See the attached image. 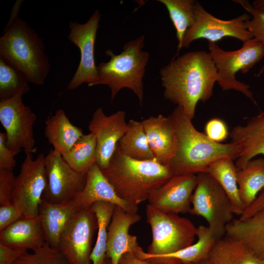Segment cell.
<instances>
[{
	"mask_svg": "<svg viewBox=\"0 0 264 264\" xmlns=\"http://www.w3.org/2000/svg\"><path fill=\"white\" fill-rule=\"evenodd\" d=\"M206 172L222 188L231 203L234 214L240 216L244 208L240 198L237 181V168L233 160L222 157L212 162Z\"/></svg>",
	"mask_w": 264,
	"mask_h": 264,
	"instance_id": "obj_27",
	"label": "cell"
},
{
	"mask_svg": "<svg viewBox=\"0 0 264 264\" xmlns=\"http://www.w3.org/2000/svg\"><path fill=\"white\" fill-rule=\"evenodd\" d=\"M97 229V218L91 208L79 210L62 233L57 249L70 264H91L92 244Z\"/></svg>",
	"mask_w": 264,
	"mask_h": 264,
	"instance_id": "obj_14",
	"label": "cell"
},
{
	"mask_svg": "<svg viewBox=\"0 0 264 264\" xmlns=\"http://www.w3.org/2000/svg\"><path fill=\"white\" fill-rule=\"evenodd\" d=\"M144 44L145 36L142 35L126 43L119 54H115L110 49L106 50L110 59L97 66L98 79L94 86H108L111 102L121 89L127 88L132 91L142 105L143 79L150 57L148 52L142 50Z\"/></svg>",
	"mask_w": 264,
	"mask_h": 264,
	"instance_id": "obj_5",
	"label": "cell"
},
{
	"mask_svg": "<svg viewBox=\"0 0 264 264\" xmlns=\"http://www.w3.org/2000/svg\"><path fill=\"white\" fill-rule=\"evenodd\" d=\"M234 2L239 3L249 13L251 18L245 22L247 29L254 38L260 41L264 46V13L253 7L252 4L247 0H237ZM264 70V65L261 68L259 75Z\"/></svg>",
	"mask_w": 264,
	"mask_h": 264,
	"instance_id": "obj_35",
	"label": "cell"
},
{
	"mask_svg": "<svg viewBox=\"0 0 264 264\" xmlns=\"http://www.w3.org/2000/svg\"><path fill=\"white\" fill-rule=\"evenodd\" d=\"M22 94L0 100V121L5 129L6 144L10 149L26 154L36 152L34 125L37 119L31 108L24 105Z\"/></svg>",
	"mask_w": 264,
	"mask_h": 264,
	"instance_id": "obj_10",
	"label": "cell"
},
{
	"mask_svg": "<svg viewBox=\"0 0 264 264\" xmlns=\"http://www.w3.org/2000/svg\"><path fill=\"white\" fill-rule=\"evenodd\" d=\"M197 183V175H174L152 193L149 204L167 213L189 212Z\"/></svg>",
	"mask_w": 264,
	"mask_h": 264,
	"instance_id": "obj_16",
	"label": "cell"
},
{
	"mask_svg": "<svg viewBox=\"0 0 264 264\" xmlns=\"http://www.w3.org/2000/svg\"><path fill=\"white\" fill-rule=\"evenodd\" d=\"M22 217V215L13 204L0 205V231Z\"/></svg>",
	"mask_w": 264,
	"mask_h": 264,
	"instance_id": "obj_39",
	"label": "cell"
},
{
	"mask_svg": "<svg viewBox=\"0 0 264 264\" xmlns=\"http://www.w3.org/2000/svg\"><path fill=\"white\" fill-rule=\"evenodd\" d=\"M164 98L182 108L192 119L199 101L213 95L217 69L209 54L196 51L176 55L159 71Z\"/></svg>",
	"mask_w": 264,
	"mask_h": 264,
	"instance_id": "obj_1",
	"label": "cell"
},
{
	"mask_svg": "<svg viewBox=\"0 0 264 264\" xmlns=\"http://www.w3.org/2000/svg\"><path fill=\"white\" fill-rule=\"evenodd\" d=\"M45 156L41 153L34 159L32 154H26L15 177L13 204L22 217H38L46 183Z\"/></svg>",
	"mask_w": 264,
	"mask_h": 264,
	"instance_id": "obj_9",
	"label": "cell"
},
{
	"mask_svg": "<svg viewBox=\"0 0 264 264\" xmlns=\"http://www.w3.org/2000/svg\"><path fill=\"white\" fill-rule=\"evenodd\" d=\"M189 213L203 218L217 240L226 234V227L233 219L231 203L220 184L207 172L199 173Z\"/></svg>",
	"mask_w": 264,
	"mask_h": 264,
	"instance_id": "obj_7",
	"label": "cell"
},
{
	"mask_svg": "<svg viewBox=\"0 0 264 264\" xmlns=\"http://www.w3.org/2000/svg\"><path fill=\"white\" fill-rule=\"evenodd\" d=\"M29 83L23 74L0 57V100L27 93L30 90Z\"/></svg>",
	"mask_w": 264,
	"mask_h": 264,
	"instance_id": "obj_33",
	"label": "cell"
},
{
	"mask_svg": "<svg viewBox=\"0 0 264 264\" xmlns=\"http://www.w3.org/2000/svg\"><path fill=\"white\" fill-rule=\"evenodd\" d=\"M27 251L8 246L0 243V264H13Z\"/></svg>",
	"mask_w": 264,
	"mask_h": 264,
	"instance_id": "obj_40",
	"label": "cell"
},
{
	"mask_svg": "<svg viewBox=\"0 0 264 264\" xmlns=\"http://www.w3.org/2000/svg\"><path fill=\"white\" fill-rule=\"evenodd\" d=\"M97 143L94 135L84 134L66 153L62 155L65 162L74 171L87 174L96 163Z\"/></svg>",
	"mask_w": 264,
	"mask_h": 264,
	"instance_id": "obj_30",
	"label": "cell"
},
{
	"mask_svg": "<svg viewBox=\"0 0 264 264\" xmlns=\"http://www.w3.org/2000/svg\"><path fill=\"white\" fill-rule=\"evenodd\" d=\"M20 151L8 148L4 132H0V169L13 170L16 165L15 156Z\"/></svg>",
	"mask_w": 264,
	"mask_h": 264,
	"instance_id": "obj_38",
	"label": "cell"
},
{
	"mask_svg": "<svg viewBox=\"0 0 264 264\" xmlns=\"http://www.w3.org/2000/svg\"><path fill=\"white\" fill-rule=\"evenodd\" d=\"M252 5L256 9L264 13V0H255Z\"/></svg>",
	"mask_w": 264,
	"mask_h": 264,
	"instance_id": "obj_43",
	"label": "cell"
},
{
	"mask_svg": "<svg viewBox=\"0 0 264 264\" xmlns=\"http://www.w3.org/2000/svg\"><path fill=\"white\" fill-rule=\"evenodd\" d=\"M117 148L124 154L141 160L155 159L149 145L142 121L131 119Z\"/></svg>",
	"mask_w": 264,
	"mask_h": 264,
	"instance_id": "obj_29",
	"label": "cell"
},
{
	"mask_svg": "<svg viewBox=\"0 0 264 264\" xmlns=\"http://www.w3.org/2000/svg\"><path fill=\"white\" fill-rule=\"evenodd\" d=\"M198 240L195 243L176 252L160 255H151L142 249L135 255L139 259L156 264H194L209 258L218 241L208 226L197 227Z\"/></svg>",
	"mask_w": 264,
	"mask_h": 264,
	"instance_id": "obj_18",
	"label": "cell"
},
{
	"mask_svg": "<svg viewBox=\"0 0 264 264\" xmlns=\"http://www.w3.org/2000/svg\"><path fill=\"white\" fill-rule=\"evenodd\" d=\"M13 264H70L57 248L45 242L42 247L27 252L20 256Z\"/></svg>",
	"mask_w": 264,
	"mask_h": 264,
	"instance_id": "obj_34",
	"label": "cell"
},
{
	"mask_svg": "<svg viewBox=\"0 0 264 264\" xmlns=\"http://www.w3.org/2000/svg\"><path fill=\"white\" fill-rule=\"evenodd\" d=\"M262 210H264V188L252 203L244 211L238 219L246 220Z\"/></svg>",
	"mask_w": 264,
	"mask_h": 264,
	"instance_id": "obj_41",
	"label": "cell"
},
{
	"mask_svg": "<svg viewBox=\"0 0 264 264\" xmlns=\"http://www.w3.org/2000/svg\"><path fill=\"white\" fill-rule=\"evenodd\" d=\"M237 181L245 210L264 188V159H253L243 169H237Z\"/></svg>",
	"mask_w": 264,
	"mask_h": 264,
	"instance_id": "obj_28",
	"label": "cell"
},
{
	"mask_svg": "<svg viewBox=\"0 0 264 264\" xmlns=\"http://www.w3.org/2000/svg\"><path fill=\"white\" fill-rule=\"evenodd\" d=\"M231 142L239 148L235 165L243 169L259 154L264 155V111L253 117L245 125L234 127L229 133Z\"/></svg>",
	"mask_w": 264,
	"mask_h": 264,
	"instance_id": "obj_19",
	"label": "cell"
},
{
	"mask_svg": "<svg viewBox=\"0 0 264 264\" xmlns=\"http://www.w3.org/2000/svg\"><path fill=\"white\" fill-rule=\"evenodd\" d=\"M45 242L39 216L22 217L0 231V243L10 247L34 251Z\"/></svg>",
	"mask_w": 264,
	"mask_h": 264,
	"instance_id": "obj_23",
	"label": "cell"
},
{
	"mask_svg": "<svg viewBox=\"0 0 264 264\" xmlns=\"http://www.w3.org/2000/svg\"><path fill=\"white\" fill-rule=\"evenodd\" d=\"M45 168L46 183L43 200L53 204L69 201L84 189L87 174L73 170L62 155L53 149L45 156Z\"/></svg>",
	"mask_w": 264,
	"mask_h": 264,
	"instance_id": "obj_12",
	"label": "cell"
},
{
	"mask_svg": "<svg viewBox=\"0 0 264 264\" xmlns=\"http://www.w3.org/2000/svg\"><path fill=\"white\" fill-rule=\"evenodd\" d=\"M194 13V23L184 34L181 48H188L194 41L199 39L216 43L223 38L231 37L243 43L254 38L245 25V21L250 19L247 13L229 20H221L208 12L198 1L195 3Z\"/></svg>",
	"mask_w": 264,
	"mask_h": 264,
	"instance_id": "obj_11",
	"label": "cell"
},
{
	"mask_svg": "<svg viewBox=\"0 0 264 264\" xmlns=\"http://www.w3.org/2000/svg\"><path fill=\"white\" fill-rule=\"evenodd\" d=\"M146 216L153 236L148 254L167 255L194 243L197 227L188 219L178 214L161 212L149 204L146 206Z\"/></svg>",
	"mask_w": 264,
	"mask_h": 264,
	"instance_id": "obj_8",
	"label": "cell"
},
{
	"mask_svg": "<svg viewBox=\"0 0 264 264\" xmlns=\"http://www.w3.org/2000/svg\"><path fill=\"white\" fill-rule=\"evenodd\" d=\"M101 14L96 10L85 23L71 21L69 24L68 40L76 45L80 51L78 68L68 83L67 89L73 90L83 83L92 87L98 79L94 59V44Z\"/></svg>",
	"mask_w": 264,
	"mask_h": 264,
	"instance_id": "obj_13",
	"label": "cell"
},
{
	"mask_svg": "<svg viewBox=\"0 0 264 264\" xmlns=\"http://www.w3.org/2000/svg\"><path fill=\"white\" fill-rule=\"evenodd\" d=\"M226 234L242 241L264 261V210L246 220L234 219L227 225Z\"/></svg>",
	"mask_w": 264,
	"mask_h": 264,
	"instance_id": "obj_25",
	"label": "cell"
},
{
	"mask_svg": "<svg viewBox=\"0 0 264 264\" xmlns=\"http://www.w3.org/2000/svg\"><path fill=\"white\" fill-rule=\"evenodd\" d=\"M194 264H212L208 259Z\"/></svg>",
	"mask_w": 264,
	"mask_h": 264,
	"instance_id": "obj_44",
	"label": "cell"
},
{
	"mask_svg": "<svg viewBox=\"0 0 264 264\" xmlns=\"http://www.w3.org/2000/svg\"><path fill=\"white\" fill-rule=\"evenodd\" d=\"M15 177L13 170L0 169V205L13 204Z\"/></svg>",
	"mask_w": 264,
	"mask_h": 264,
	"instance_id": "obj_36",
	"label": "cell"
},
{
	"mask_svg": "<svg viewBox=\"0 0 264 264\" xmlns=\"http://www.w3.org/2000/svg\"><path fill=\"white\" fill-rule=\"evenodd\" d=\"M166 7L170 18L175 28L177 40V54L181 49L182 40L186 31L195 20L194 0H158Z\"/></svg>",
	"mask_w": 264,
	"mask_h": 264,
	"instance_id": "obj_32",
	"label": "cell"
},
{
	"mask_svg": "<svg viewBox=\"0 0 264 264\" xmlns=\"http://www.w3.org/2000/svg\"><path fill=\"white\" fill-rule=\"evenodd\" d=\"M127 128L126 113L123 110H118L107 115L100 107L93 112L88 129L96 138V164L100 170L105 169L109 165L117 144Z\"/></svg>",
	"mask_w": 264,
	"mask_h": 264,
	"instance_id": "obj_15",
	"label": "cell"
},
{
	"mask_svg": "<svg viewBox=\"0 0 264 264\" xmlns=\"http://www.w3.org/2000/svg\"><path fill=\"white\" fill-rule=\"evenodd\" d=\"M141 219L137 213L116 206L108 229L106 257L111 264H118L121 257L127 252L136 254L142 249L137 237L129 234L131 225Z\"/></svg>",
	"mask_w": 264,
	"mask_h": 264,
	"instance_id": "obj_17",
	"label": "cell"
},
{
	"mask_svg": "<svg viewBox=\"0 0 264 264\" xmlns=\"http://www.w3.org/2000/svg\"><path fill=\"white\" fill-rule=\"evenodd\" d=\"M101 170L117 196L136 208L173 176L168 165L155 159H135L117 147L108 166Z\"/></svg>",
	"mask_w": 264,
	"mask_h": 264,
	"instance_id": "obj_3",
	"label": "cell"
},
{
	"mask_svg": "<svg viewBox=\"0 0 264 264\" xmlns=\"http://www.w3.org/2000/svg\"><path fill=\"white\" fill-rule=\"evenodd\" d=\"M208 259L212 264H264L244 242L226 234L217 241Z\"/></svg>",
	"mask_w": 264,
	"mask_h": 264,
	"instance_id": "obj_26",
	"label": "cell"
},
{
	"mask_svg": "<svg viewBox=\"0 0 264 264\" xmlns=\"http://www.w3.org/2000/svg\"><path fill=\"white\" fill-rule=\"evenodd\" d=\"M114 204L99 201L94 203L91 209L95 213L97 220V237L90 256L92 264H104L106 259L108 229L113 210Z\"/></svg>",
	"mask_w": 264,
	"mask_h": 264,
	"instance_id": "obj_31",
	"label": "cell"
},
{
	"mask_svg": "<svg viewBox=\"0 0 264 264\" xmlns=\"http://www.w3.org/2000/svg\"><path fill=\"white\" fill-rule=\"evenodd\" d=\"M74 199L81 209H90L94 203L104 201L114 204L130 212L137 213L138 210L117 196L96 163L87 174L84 189Z\"/></svg>",
	"mask_w": 264,
	"mask_h": 264,
	"instance_id": "obj_20",
	"label": "cell"
},
{
	"mask_svg": "<svg viewBox=\"0 0 264 264\" xmlns=\"http://www.w3.org/2000/svg\"><path fill=\"white\" fill-rule=\"evenodd\" d=\"M44 42L29 25L17 17L0 38V56L28 82L43 85L50 70Z\"/></svg>",
	"mask_w": 264,
	"mask_h": 264,
	"instance_id": "obj_4",
	"label": "cell"
},
{
	"mask_svg": "<svg viewBox=\"0 0 264 264\" xmlns=\"http://www.w3.org/2000/svg\"><path fill=\"white\" fill-rule=\"evenodd\" d=\"M205 134L211 140L221 143L229 135L225 122L221 119L214 118L209 120L204 127Z\"/></svg>",
	"mask_w": 264,
	"mask_h": 264,
	"instance_id": "obj_37",
	"label": "cell"
},
{
	"mask_svg": "<svg viewBox=\"0 0 264 264\" xmlns=\"http://www.w3.org/2000/svg\"><path fill=\"white\" fill-rule=\"evenodd\" d=\"M176 139L175 153L167 165L173 176L206 172L209 165L222 157L237 159L239 148L235 143H221L210 139L194 126L181 107L176 106L168 116Z\"/></svg>",
	"mask_w": 264,
	"mask_h": 264,
	"instance_id": "obj_2",
	"label": "cell"
},
{
	"mask_svg": "<svg viewBox=\"0 0 264 264\" xmlns=\"http://www.w3.org/2000/svg\"><path fill=\"white\" fill-rule=\"evenodd\" d=\"M118 264H156L138 258L134 253L127 252L119 259Z\"/></svg>",
	"mask_w": 264,
	"mask_h": 264,
	"instance_id": "obj_42",
	"label": "cell"
},
{
	"mask_svg": "<svg viewBox=\"0 0 264 264\" xmlns=\"http://www.w3.org/2000/svg\"><path fill=\"white\" fill-rule=\"evenodd\" d=\"M44 134L53 150L62 155L69 151L84 135L82 129L72 124L62 109L56 110L45 120Z\"/></svg>",
	"mask_w": 264,
	"mask_h": 264,
	"instance_id": "obj_24",
	"label": "cell"
},
{
	"mask_svg": "<svg viewBox=\"0 0 264 264\" xmlns=\"http://www.w3.org/2000/svg\"><path fill=\"white\" fill-rule=\"evenodd\" d=\"M80 209L74 199L57 204L42 200L38 216L46 242L57 249L62 233Z\"/></svg>",
	"mask_w": 264,
	"mask_h": 264,
	"instance_id": "obj_22",
	"label": "cell"
},
{
	"mask_svg": "<svg viewBox=\"0 0 264 264\" xmlns=\"http://www.w3.org/2000/svg\"><path fill=\"white\" fill-rule=\"evenodd\" d=\"M150 148L155 159L167 165L173 157L177 139L174 128L168 116H150L142 121Z\"/></svg>",
	"mask_w": 264,
	"mask_h": 264,
	"instance_id": "obj_21",
	"label": "cell"
},
{
	"mask_svg": "<svg viewBox=\"0 0 264 264\" xmlns=\"http://www.w3.org/2000/svg\"><path fill=\"white\" fill-rule=\"evenodd\" d=\"M209 54L217 69V83L222 90L233 89L242 93L255 105L249 86L237 80L236 74L248 72L264 57V46L255 38L243 43L234 51H225L216 43L208 42Z\"/></svg>",
	"mask_w": 264,
	"mask_h": 264,
	"instance_id": "obj_6",
	"label": "cell"
},
{
	"mask_svg": "<svg viewBox=\"0 0 264 264\" xmlns=\"http://www.w3.org/2000/svg\"><path fill=\"white\" fill-rule=\"evenodd\" d=\"M104 264H111L110 260L106 257Z\"/></svg>",
	"mask_w": 264,
	"mask_h": 264,
	"instance_id": "obj_45",
	"label": "cell"
}]
</instances>
